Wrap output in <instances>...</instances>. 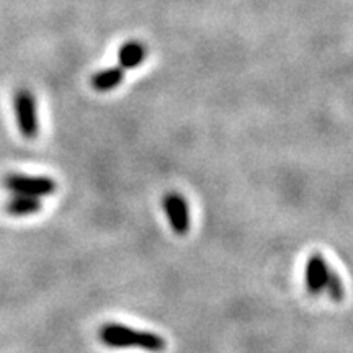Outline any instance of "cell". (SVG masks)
<instances>
[{"instance_id":"6da1fadb","label":"cell","mask_w":353,"mask_h":353,"mask_svg":"<svg viewBox=\"0 0 353 353\" xmlns=\"http://www.w3.org/2000/svg\"><path fill=\"white\" fill-rule=\"evenodd\" d=\"M99 339L103 345L110 348H141L152 353H161L167 348L164 337L148 330H136L128 325L108 322L99 330Z\"/></svg>"},{"instance_id":"7a4b0ae2","label":"cell","mask_w":353,"mask_h":353,"mask_svg":"<svg viewBox=\"0 0 353 353\" xmlns=\"http://www.w3.org/2000/svg\"><path fill=\"white\" fill-rule=\"evenodd\" d=\"M3 187L8 190L10 195H23L32 198L51 196L56 193V180L43 175H25V174H8L3 179Z\"/></svg>"},{"instance_id":"52a82bcc","label":"cell","mask_w":353,"mask_h":353,"mask_svg":"<svg viewBox=\"0 0 353 353\" xmlns=\"http://www.w3.org/2000/svg\"><path fill=\"white\" fill-rule=\"evenodd\" d=\"M43 208V201L39 198L23 196V195H10L6 205V211L15 218H23V216L37 214Z\"/></svg>"},{"instance_id":"8992f818","label":"cell","mask_w":353,"mask_h":353,"mask_svg":"<svg viewBox=\"0 0 353 353\" xmlns=\"http://www.w3.org/2000/svg\"><path fill=\"white\" fill-rule=\"evenodd\" d=\"M148 57V48L139 41H128L123 44L118 52V65L121 69H136L144 63Z\"/></svg>"},{"instance_id":"3957f363","label":"cell","mask_w":353,"mask_h":353,"mask_svg":"<svg viewBox=\"0 0 353 353\" xmlns=\"http://www.w3.org/2000/svg\"><path fill=\"white\" fill-rule=\"evenodd\" d=\"M13 110H15L17 126L21 136L26 139H34L39 132L38 105L33 92L21 87L13 95Z\"/></svg>"},{"instance_id":"ba28073f","label":"cell","mask_w":353,"mask_h":353,"mask_svg":"<svg viewBox=\"0 0 353 353\" xmlns=\"http://www.w3.org/2000/svg\"><path fill=\"white\" fill-rule=\"evenodd\" d=\"M123 77H125V69H121L120 65H114V68L100 70L99 74H95L92 77V87L99 92H110L120 85Z\"/></svg>"},{"instance_id":"9c48e42d","label":"cell","mask_w":353,"mask_h":353,"mask_svg":"<svg viewBox=\"0 0 353 353\" xmlns=\"http://www.w3.org/2000/svg\"><path fill=\"white\" fill-rule=\"evenodd\" d=\"M327 291L329 298L332 299L335 303H341L343 298H345V286H343V281L341 275H339L337 272H330L329 275V280H327V285H325V290Z\"/></svg>"},{"instance_id":"277c9868","label":"cell","mask_w":353,"mask_h":353,"mask_svg":"<svg viewBox=\"0 0 353 353\" xmlns=\"http://www.w3.org/2000/svg\"><path fill=\"white\" fill-rule=\"evenodd\" d=\"M162 206H164L172 231L179 236H185L190 231V210L185 196L179 192L165 193Z\"/></svg>"},{"instance_id":"5b68a950","label":"cell","mask_w":353,"mask_h":353,"mask_svg":"<svg viewBox=\"0 0 353 353\" xmlns=\"http://www.w3.org/2000/svg\"><path fill=\"white\" fill-rule=\"evenodd\" d=\"M330 272H332V268L329 267L324 255L316 252L309 257L306 265V288L312 296H317L325 290Z\"/></svg>"}]
</instances>
